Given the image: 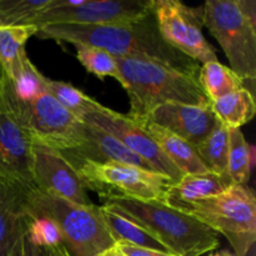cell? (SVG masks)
Returning <instances> with one entry per match:
<instances>
[{"label":"cell","mask_w":256,"mask_h":256,"mask_svg":"<svg viewBox=\"0 0 256 256\" xmlns=\"http://www.w3.org/2000/svg\"><path fill=\"white\" fill-rule=\"evenodd\" d=\"M38 32L39 28L34 24L0 26V68L6 76H12L20 59L26 54L25 44Z\"/></svg>","instance_id":"21"},{"label":"cell","mask_w":256,"mask_h":256,"mask_svg":"<svg viewBox=\"0 0 256 256\" xmlns=\"http://www.w3.org/2000/svg\"><path fill=\"white\" fill-rule=\"evenodd\" d=\"M32 164V139L18 114L9 78L2 70L0 74V170L15 179L34 185Z\"/></svg>","instance_id":"11"},{"label":"cell","mask_w":256,"mask_h":256,"mask_svg":"<svg viewBox=\"0 0 256 256\" xmlns=\"http://www.w3.org/2000/svg\"><path fill=\"white\" fill-rule=\"evenodd\" d=\"M102 214L115 244H128L144 249L168 252V250L152 235L126 218L116 214L112 210L105 208L104 205L102 206Z\"/></svg>","instance_id":"20"},{"label":"cell","mask_w":256,"mask_h":256,"mask_svg":"<svg viewBox=\"0 0 256 256\" xmlns=\"http://www.w3.org/2000/svg\"><path fill=\"white\" fill-rule=\"evenodd\" d=\"M198 80L212 102L235 90L245 88V82L229 66H225L219 62L202 64L199 69Z\"/></svg>","instance_id":"22"},{"label":"cell","mask_w":256,"mask_h":256,"mask_svg":"<svg viewBox=\"0 0 256 256\" xmlns=\"http://www.w3.org/2000/svg\"><path fill=\"white\" fill-rule=\"evenodd\" d=\"M45 89L62 108L72 112L82 122V118L100 105L96 100L88 96L82 90L76 89L72 84L59 80H45Z\"/></svg>","instance_id":"25"},{"label":"cell","mask_w":256,"mask_h":256,"mask_svg":"<svg viewBox=\"0 0 256 256\" xmlns=\"http://www.w3.org/2000/svg\"><path fill=\"white\" fill-rule=\"evenodd\" d=\"M210 256H235V254L232 252H230V250H220V252H214V254H212Z\"/></svg>","instance_id":"31"},{"label":"cell","mask_w":256,"mask_h":256,"mask_svg":"<svg viewBox=\"0 0 256 256\" xmlns=\"http://www.w3.org/2000/svg\"><path fill=\"white\" fill-rule=\"evenodd\" d=\"M32 172L38 189L75 204H92L78 170L59 150L32 140Z\"/></svg>","instance_id":"13"},{"label":"cell","mask_w":256,"mask_h":256,"mask_svg":"<svg viewBox=\"0 0 256 256\" xmlns=\"http://www.w3.org/2000/svg\"><path fill=\"white\" fill-rule=\"evenodd\" d=\"M232 185L234 182L226 172L216 174L206 172L202 174L182 175L179 182L169 188L165 195L164 204L182 212L188 205L198 200L215 196Z\"/></svg>","instance_id":"16"},{"label":"cell","mask_w":256,"mask_h":256,"mask_svg":"<svg viewBox=\"0 0 256 256\" xmlns=\"http://www.w3.org/2000/svg\"><path fill=\"white\" fill-rule=\"evenodd\" d=\"M8 78L10 80L12 92L20 102H29L46 92L45 89L46 78L30 62L26 54L20 59L12 76Z\"/></svg>","instance_id":"26"},{"label":"cell","mask_w":256,"mask_h":256,"mask_svg":"<svg viewBox=\"0 0 256 256\" xmlns=\"http://www.w3.org/2000/svg\"><path fill=\"white\" fill-rule=\"evenodd\" d=\"M115 249L124 256H174L169 252H156L152 249H144V248L132 246L128 244H115Z\"/></svg>","instance_id":"30"},{"label":"cell","mask_w":256,"mask_h":256,"mask_svg":"<svg viewBox=\"0 0 256 256\" xmlns=\"http://www.w3.org/2000/svg\"><path fill=\"white\" fill-rule=\"evenodd\" d=\"M82 122L112 134L132 152L144 159L155 172L170 178L172 182H178L182 178V172L162 154L156 142L128 115L120 114L100 104L96 109L85 115Z\"/></svg>","instance_id":"12"},{"label":"cell","mask_w":256,"mask_h":256,"mask_svg":"<svg viewBox=\"0 0 256 256\" xmlns=\"http://www.w3.org/2000/svg\"><path fill=\"white\" fill-rule=\"evenodd\" d=\"M76 50V58L86 72L99 78L100 80L110 76L120 82V72L118 68L116 58L100 48L92 45L74 42L72 44Z\"/></svg>","instance_id":"28"},{"label":"cell","mask_w":256,"mask_h":256,"mask_svg":"<svg viewBox=\"0 0 256 256\" xmlns=\"http://www.w3.org/2000/svg\"><path fill=\"white\" fill-rule=\"evenodd\" d=\"M158 29L162 39L196 62H218L214 48L202 34V6L192 8L179 0H154L152 5Z\"/></svg>","instance_id":"9"},{"label":"cell","mask_w":256,"mask_h":256,"mask_svg":"<svg viewBox=\"0 0 256 256\" xmlns=\"http://www.w3.org/2000/svg\"><path fill=\"white\" fill-rule=\"evenodd\" d=\"M84 134L86 138V146L79 154H74L75 158L92 159L95 162H115L140 168L148 172H155L144 159L132 152L109 132L99 128L84 124Z\"/></svg>","instance_id":"17"},{"label":"cell","mask_w":256,"mask_h":256,"mask_svg":"<svg viewBox=\"0 0 256 256\" xmlns=\"http://www.w3.org/2000/svg\"><path fill=\"white\" fill-rule=\"evenodd\" d=\"M52 0H0V26L32 24Z\"/></svg>","instance_id":"27"},{"label":"cell","mask_w":256,"mask_h":256,"mask_svg":"<svg viewBox=\"0 0 256 256\" xmlns=\"http://www.w3.org/2000/svg\"><path fill=\"white\" fill-rule=\"evenodd\" d=\"M252 146L240 129H229L226 174L235 185H248L252 174Z\"/></svg>","instance_id":"24"},{"label":"cell","mask_w":256,"mask_h":256,"mask_svg":"<svg viewBox=\"0 0 256 256\" xmlns=\"http://www.w3.org/2000/svg\"><path fill=\"white\" fill-rule=\"evenodd\" d=\"M102 256H124V255L120 254V252H118V250L115 249V248H112V249H110V250H108V252H105Z\"/></svg>","instance_id":"32"},{"label":"cell","mask_w":256,"mask_h":256,"mask_svg":"<svg viewBox=\"0 0 256 256\" xmlns=\"http://www.w3.org/2000/svg\"><path fill=\"white\" fill-rule=\"evenodd\" d=\"M136 122L156 142L162 154L182 175L202 174V172H209L202 164L199 155L195 152V148L192 144L148 120Z\"/></svg>","instance_id":"18"},{"label":"cell","mask_w":256,"mask_h":256,"mask_svg":"<svg viewBox=\"0 0 256 256\" xmlns=\"http://www.w3.org/2000/svg\"><path fill=\"white\" fill-rule=\"evenodd\" d=\"M36 36L74 44L92 45L115 58L150 60L198 78L200 64L170 46L160 35L154 12L132 22L104 25L49 24L39 26Z\"/></svg>","instance_id":"1"},{"label":"cell","mask_w":256,"mask_h":256,"mask_svg":"<svg viewBox=\"0 0 256 256\" xmlns=\"http://www.w3.org/2000/svg\"><path fill=\"white\" fill-rule=\"evenodd\" d=\"M195 152L209 172L225 174L229 152V129L219 122L216 128L195 146Z\"/></svg>","instance_id":"23"},{"label":"cell","mask_w":256,"mask_h":256,"mask_svg":"<svg viewBox=\"0 0 256 256\" xmlns=\"http://www.w3.org/2000/svg\"><path fill=\"white\" fill-rule=\"evenodd\" d=\"M152 5L154 0H52L32 24H116L145 16Z\"/></svg>","instance_id":"10"},{"label":"cell","mask_w":256,"mask_h":256,"mask_svg":"<svg viewBox=\"0 0 256 256\" xmlns=\"http://www.w3.org/2000/svg\"><path fill=\"white\" fill-rule=\"evenodd\" d=\"M182 212L222 234L235 256H248L256 242V198L248 185H232L225 192L198 200Z\"/></svg>","instance_id":"5"},{"label":"cell","mask_w":256,"mask_h":256,"mask_svg":"<svg viewBox=\"0 0 256 256\" xmlns=\"http://www.w3.org/2000/svg\"><path fill=\"white\" fill-rule=\"evenodd\" d=\"M75 160H78V164H72L79 172L86 190L98 192L100 199L114 195L164 202L168 190L175 184L165 175L132 165L82 158H75Z\"/></svg>","instance_id":"7"},{"label":"cell","mask_w":256,"mask_h":256,"mask_svg":"<svg viewBox=\"0 0 256 256\" xmlns=\"http://www.w3.org/2000/svg\"><path fill=\"white\" fill-rule=\"evenodd\" d=\"M120 84L130 100L128 116L144 119L152 109L168 102L212 104L198 78L150 60L116 58Z\"/></svg>","instance_id":"3"},{"label":"cell","mask_w":256,"mask_h":256,"mask_svg":"<svg viewBox=\"0 0 256 256\" xmlns=\"http://www.w3.org/2000/svg\"><path fill=\"white\" fill-rule=\"evenodd\" d=\"M212 109L216 119L228 129H240L255 116L254 95L248 88H242L212 102Z\"/></svg>","instance_id":"19"},{"label":"cell","mask_w":256,"mask_h":256,"mask_svg":"<svg viewBox=\"0 0 256 256\" xmlns=\"http://www.w3.org/2000/svg\"><path fill=\"white\" fill-rule=\"evenodd\" d=\"M14 102L20 120L34 142L72 155L86 146L84 122L46 92L29 102H20L14 95Z\"/></svg>","instance_id":"8"},{"label":"cell","mask_w":256,"mask_h":256,"mask_svg":"<svg viewBox=\"0 0 256 256\" xmlns=\"http://www.w3.org/2000/svg\"><path fill=\"white\" fill-rule=\"evenodd\" d=\"M142 120H148L168 130L194 148L219 124V120L212 109V104L188 105L168 102L152 109Z\"/></svg>","instance_id":"15"},{"label":"cell","mask_w":256,"mask_h":256,"mask_svg":"<svg viewBox=\"0 0 256 256\" xmlns=\"http://www.w3.org/2000/svg\"><path fill=\"white\" fill-rule=\"evenodd\" d=\"M0 74H2V68H0Z\"/></svg>","instance_id":"33"},{"label":"cell","mask_w":256,"mask_h":256,"mask_svg":"<svg viewBox=\"0 0 256 256\" xmlns=\"http://www.w3.org/2000/svg\"><path fill=\"white\" fill-rule=\"evenodd\" d=\"M204 25L218 40L230 69L242 82L256 79V20L250 19L239 0H208L202 6Z\"/></svg>","instance_id":"6"},{"label":"cell","mask_w":256,"mask_h":256,"mask_svg":"<svg viewBox=\"0 0 256 256\" xmlns=\"http://www.w3.org/2000/svg\"><path fill=\"white\" fill-rule=\"evenodd\" d=\"M102 205L146 230L174 256H202L219 246V234L164 202L105 196Z\"/></svg>","instance_id":"2"},{"label":"cell","mask_w":256,"mask_h":256,"mask_svg":"<svg viewBox=\"0 0 256 256\" xmlns=\"http://www.w3.org/2000/svg\"><path fill=\"white\" fill-rule=\"evenodd\" d=\"M22 256H70L62 244L58 245H32L25 240Z\"/></svg>","instance_id":"29"},{"label":"cell","mask_w":256,"mask_h":256,"mask_svg":"<svg viewBox=\"0 0 256 256\" xmlns=\"http://www.w3.org/2000/svg\"><path fill=\"white\" fill-rule=\"evenodd\" d=\"M29 206L54 222L70 256H102L115 246L102 206L75 204L36 186L29 190Z\"/></svg>","instance_id":"4"},{"label":"cell","mask_w":256,"mask_h":256,"mask_svg":"<svg viewBox=\"0 0 256 256\" xmlns=\"http://www.w3.org/2000/svg\"><path fill=\"white\" fill-rule=\"evenodd\" d=\"M32 186L0 170V256L24 255Z\"/></svg>","instance_id":"14"}]
</instances>
